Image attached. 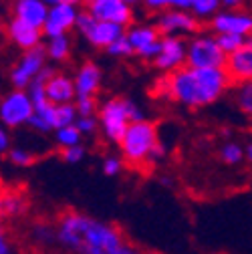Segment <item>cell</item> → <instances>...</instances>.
Listing matches in <instances>:
<instances>
[{
  "label": "cell",
  "mask_w": 252,
  "mask_h": 254,
  "mask_svg": "<svg viewBox=\"0 0 252 254\" xmlns=\"http://www.w3.org/2000/svg\"><path fill=\"white\" fill-rule=\"evenodd\" d=\"M85 12L93 18L119 24L123 28H129L135 18V8L125 4L123 0H83Z\"/></svg>",
  "instance_id": "30bf717a"
},
{
  "label": "cell",
  "mask_w": 252,
  "mask_h": 254,
  "mask_svg": "<svg viewBox=\"0 0 252 254\" xmlns=\"http://www.w3.org/2000/svg\"><path fill=\"white\" fill-rule=\"evenodd\" d=\"M30 214V198L20 188H0V218L8 224L26 220Z\"/></svg>",
  "instance_id": "5bb4252c"
},
{
  "label": "cell",
  "mask_w": 252,
  "mask_h": 254,
  "mask_svg": "<svg viewBox=\"0 0 252 254\" xmlns=\"http://www.w3.org/2000/svg\"><path fill=\"white\" fill-rule=\"evenodd\" d=\"M125 4H129L131 8H135V6H141L143 4V0H123Z\"/></svg>",
  "instance_id": "b9f144b4"
},
{
  "label": "cell",
  "mask_w": 252,
  "mask_h": 254,
  "mask_svg": "<svg viewBox=\"0 0 252 254\" xmlns=\"http://www.w3.org/2000/svg\"><path fill=\"white\" fill-rule=\"evenodd\" d=\"M232 85H242L252 81V35L244 41V45L226 57V67Z\"/></svg>",
  "instance_id": "e0dca14e"
},
{
  "label": "cell",
  "mask_w": 252,
  "mask_h": 254,
  "mask_svg": "<svg viewBox=\"0 0 252 254\" xmlns=\"http://www.w3.org/2000/svg\"><path fill=\"white\" fill-rule=\"evenodd\" d=\"M55 143L59 149H67V147H75V145H83V135L75 125L63 127V129L55 131Z\"/></svg>",
  "instance_id": "f1b7e54d"
},
{
  "label": "cell",
  "mask_w": 252,
  "mask_h": 254,
  "mask_svg": "<svg viewBox=\"0 0 252 254\" xmlns=\"http://www.w3.org/2000/svg\"><path fill=\"white\" fill-rule=\"evenodd\" d=\"M232 81L224 69H194L182 67L164 75L157 91L170 103L186 109H202L218 103L230 91Z\"/></svg>",
  "instance_id": "7a4b0ae2"
},
{
  "label": "cell",
  "mask_w": 252,
  "mask_h": 254,
  "mask_svg": "<svg viewBox=\"0 0 252 254\" xmlns=\"http://www.w3.org/2000/svg\"><path fill=\"white\" fill-rule=\"evenodd\" d=\"M79 113L75 103H67V105H55V131L63 129V127L75 125Z\"/></svg>",
  "instance_id": "f546056e"
},
{
  "label": "cell",
  "mask_w": 252,
  "mask_h": 254,
  "mask_svg": "<svg viewBox=\"0 0 252 254\" xmlns=\"http://www.w3.org/2000/svg\"><path fill=\"white\" fill-rule=\"evenodd\" d=\"M0 254H18V246L12 234V226L0 218Z\"/></svg>",
  "instance_id": "4dcf8cb0"
},
{
  "label": "cell",
  "mask_w": 252,
  "mask_h": 254,
  "mask_svg": "<svg viewBox=\"0 0 252 254\" xmlns=\"http://www.w3.org/2000/svg\"><path fill=\"white\" fill-rule=\"evenodd\" d=\"M232 99H234V105L238 107V111L252 123V81L236 85Z\"/></svg>",
  "instance_id": "d4e9b609"
},
{
  "label": "cell",
  "mask_w": 252,
  "mask_h": 254,
  "mask_svg": "<svg viewBox=\"0 0 252 254\" xmlns=\"http://www.w3.org/2000/svg\"><path fill=\"white\" fill-rule=\"evenodd\" d=\"M216 41L220 45V49H222V53L228 57L232 55L234 51H238L242 45H244V37H236V35H216Z\"/></svg>",
  "instance_id": "d590c367"
},
{
  "label": "cell",
  "mask_w": 252,
  "mask_h": 254,
  "mask_svg": "<svg viewBox=\"0 0 252 254\" xmlns=\"http://www.w3.org/2000/svg\"><path fill=\"white\" fill-rule=\"evenodd\" d=\"M59 155L65 164L79 166L87 157V149H85V145H75V147H67V149H59Z\"/></svg>",
  "instance_id": "e575fe53"
},
{
  "label": "cell",
  "mask_w": 252,
  "mask_h": 254,
  "mask_svg": "<svg viewBox=\"0 0 252 254\" xmlns=\"http://www.w3.org/2000/svg\"><path fill=\"white\" fill-rule=\"evenodd\" d=\"M75 127L81 131L83 137H93L99 133V119L97 117H77Z\"/></svg>",
  "instance_id": "8d00e7d4"
},
{
  "label": "cell",
  "mask_w": 252,
  "mask_h": 254,
  "mask_svg": "<svg viewBox=\"0 0 252 254\" xmlns=\"http://www.w3.org/2000/svg\"><path fill=\"white\" fill-rule=\"evenodd\" d=\"M4 22L6 20H2V16H0V28H4Z\"/></svg>",
  "instance_id": "7bdbcfd3"
},
{
  "label": "cell",
  "mask_w": 252,
  "mask_h": 254,
  "mask_svg": "<svg viewBox=\"0 0 252 254\" xmlns=\"http://www.w3.org/2000/svg\"><path fill=\"white\" fill-rule=\"evenodd\" d=\"M45 93L47 99L53 105H67V103H75L77 99V91H75V83H73V75L57 71L49 83L45 85Z\"/></svg>",
  "instance_id": "ffe728a7"
},
{
  "label": "cell",
  "mask_w": 252,
  "mask_h": 254,
  "mask_svg": "<svg viewBox=\"0 0 252 254\" xmlns=\"http://www.w3.org/2000/svg\"><path fill=\"white\" fill-rule=\"evenodd\" d=\"M200 24L202 20H198L190 10H166L160 12L153 20V26L157 28V33L162 37H194L196 33H200Z\"/></svg>",
  "instance_id": "9c48e42d"
},
{
  "label": "cell",
  "mask_w": 252,
  "mask_h": 254,
  "mask_svg": "<svg viewBox=\"0 0 252 254\" xmlns=\"http://www.w3.org/2000/svg\"><path fill=\"white\" fill-rule=\"evenodd\" d=\"M244 160L248 166H252V137L244 143Z\"/></svg>",
  "instance_id": "60d3db41"
},
{
  "label": "cell",
  "mask_w": 252,
  "mask_h": 254,
  "mask_svg": "<svg viewBox=\"0 0 252 254\" xmlns=\"http://www.w3.org/2000/svg\"><path fill=\"white\" fill-rule=\"evenodd\" d=\"M24 238L28 246H33L39 252H51L57 248V234H55V220L37 218L26 224Z\"/></svg>",
  "instance_id": "d6986e66"
},
{
  "label": "cell",
  "mask_w": 252,
  "mask_h": 254,
  "mask_svg": "<svg viewBox=\"0 0 252 254\" xmlns=\"http://www.w3.org/2000/svg\"><path fill=\"white\" fill-rule=\"evenodd\" d=\"M77 97H97L103 83V69L95 61H85L73 73Z\"/></svg>",
  "instance_id": "ac0fdd59"
},
{
  "label": "cell",
  "mask_w": 252,
  "mask_h": 254,
  "mask_svg": "<svg viewBox=\"0 0 252 254\" xmlns=\"http://www.w3.org/2000/svg\"><path fill=\"white\" fill-rule=\"evenodd\" d=\"M125 37H127L137 59L145 63H153L162 47V35L157 33L153 24H131L125 30Z\"/></svg>",
  "instance_id": "8fae6325"
},
{
  "label": "cell",
  "mask_w": 252,
  "mask_h": 254,
  "mask_svg": "<svg viewBox=\"0 0 252 254\" xmlns=\"http://www.w3.org/2000/svg\"><path fill=\"white\" fill-rule=\"evenodd\" d=\"M37 254H51V252H37Z\"/></svg>",
  "instance_id": "ee69618b"
},
{
  "label": "cell",
  "mask_w": 252,
  "mask_h": 254,
  "mask_svg": "<svg viewBox=\"0 0 252 254\" xmlns=\"http://www.w3.org/2000/svg\"><path fill=\"white\" fill-rule=\"evenodd\" d=\"M186 67L194 69H224L226 55L220 49L216 35L212 30H200L188 39V57Z\"/></svg>",
  "instance_id": "5b68a950"
},
{
  "label": "cell",
  "mask_w": 252,
  "mask_h": 254,
  "mask_svg": "<svg viewBox=\"0 0 252 254\" xmlns=\"http://www.w3.org/2000/svg\"><path fill=\"white\" fill-rule=\"evenodd\" d=\"M57 250L63 254H145L109 220L81 210H65L55 218Z\"/></svg>",
  "instance_id": "6da1fadb"
},
{
  "label": "cell",
  "mask_w": 252,
  "mask_h": 254,
  "mask_svg": "<svg viewBox=\"0 0 252 254\" xmlns=\"http://www.w3.org/2000/svg\"><path fill=\"white\" fill-rule=\"evenodd\" d=\"M43 2H45L49 8H53V6H59V4H71V6H79V4H83V0H43Z\"/></svg>",
  "instance_id": "f35d334b"
},
{
  "label": "cell",
  "mask_w": 252,
  "mask_h": 254,
  "mask_svg": "<svg viewBox=\"0 0 252 254\" xmlns=\"http://www.w3.org/2000/svg\"><path fill=\"white\" fill-rule=\"evenodd\" d=\"M99 101L97 97H77L75 99V107L79 117H97L99 113Z\"/></svg>",
  "instance_id": "d6a6232c"
},
{
  "label": "cell",
  "mask_w": 252,
  "mask_h": 254,
  "mask_svg": "<svg viewBox=\"0 0 252 254\" xmlns=\"http://www.w3.org/2000/svg\"><path fill=\"white\" fill-rule=\"evenodd\" d=\"M145 10L149 12H166V10H190L192 6V0H143V4H141Z\"/></svg>",
  "instance_id": "83f0119b"
},
{
  "label": "cell",
  "mask_w": 252,
  "mask_h": 254,
  "mask_svg": "<svg viewBox=\"0 0 252 254\" xmlns=\"http://www.w3.org/2000/svg\"><path fill=\"white\" fill-rule=\"evenodd\" d=\"M125 168V162H123V157L119 153H109L103 157V162H101V172L107 176V178H117Z\"/></svg>",
  "instance_id": "1f68e13d"
},
{
  "label": "cell",
  "mask_w": 252,
  "mask_h": 254,
  "mask_svg": "<svg viewBox=\"0 0 252 254\" xmlns=\"http://www.w3.org/2000/svg\"><path fill=\"white\" fill-rule=\"evenodd\" d=\"M222 2V10H240L244 0H220Z\"/></svg>",
  "instance_id": "ab89813d"
},
{
  "label": "cell",
  "mask_w": 252,
  "mask_h": 254,
  "mask_svg": "<svg viewBox=\"0 0 252 254\" xmlns=\"http://www.w3.org/2000/svg\"><path fill=\"white\" fill-rule=\"evenodd\" d=\"M6 160L12 168H30L37 162V153L24 145H12L6 153Z\"/></svg>",
  "instance_id": "484cf974"
},
{
  "label": "cell",
  "mask_w": 252,
  "mask_h": 254,
  "mask_svg": "<svg viewBox=\"0 0 252 254\" xmlns=\"http://www.w3.org/2000/svg\"><path fill=\"white\" fill-rule=\"evenodd\" d=\"M220 10H222V2L220 0H192V6H190V12L198 20H208V22Z\"/></svg>",
  "instance_id": "4316f807"
},
{
  "label": "cell",
  "mask_w": 252,
  "mask_h": 254,
  "mask_svg": "<svg viewBox=\"0 0 252 254\" xmlns=\"http://www.w3.org/2000/svg\"><path fill=\"white\" fill-rule=\"evenodd\" d=\"M12 147V137H10V129L0 123V155H6Z\"/></svg>",
  "instance_id": "74e56055"
},
{
  "label": "cell",
  "mask_w": 252,
  "mask_h": 254,
  "mask_svg": "<svg viewBox=\"0 0 252 254\" xmlns=\"http://www.w3.org/2000/svg\"><path fill=\"white\" fill-rule=\"evenodd\" d=\"M105 53L113 59H131V57H135V53H133V49H131V45H129V41L125 35L119 41H115L109 49H105Z\"/></svg>",
  "instance_id": "836d02e7"
},
{
  "label": "cell",
  "mask_w": 252,
  "mask_h": 254,
  "mask_svg": "<svg viewBox=\"0 0 252 254\" xmlns=\"http://www.w3.org/2000/svg\"><path fill=\"white\" fill-rule=\"evenodd\" d=\"M99 133L105 141L119 145L127 127L135 121H145V111L139 103L127 97H109L99 105Z\"/></svg>",
  "instance_id": "277c9868"
},
{
  "label": "cell",
  "mask_w": 252,
  "mask_h": 254,
  "mask_svg": "<svg viewBox=\"0 0 252 254\" xmlns=\"http://www.w3.org/2000/svg\"><path fill=\"white\" fill-rule=\"evenodd\" d=\"M79 14H81L79 6H71V4H59L49 8V18L43 26V37L55 39V37L69 35L73 28H77Z\"/></svg>",
  "instance_id": "2e32d148"
},
{
  "label": "cell",
  "mask_w": 252,
  "mask_h": 254,
  "mask_svg": "<svg viewBox=\"0 0 252 254\" xmlns=\"http://www.w3.org/2000/svg\"><path fill=\"white\" fill-rule=\"evenodd\" d=\"M28 127L33 131L41 133V135L55 133V105L51 101L35 105V115H33V119H30Z\"/></svg>",
  "instance_id": "7402d4cb"
},
{
  "label": "cell",
  "mask_w": 252,
  "mask_h": 254,
  "mask_svg": "<svg viewBox=\"0 0 252 254\" xmlns=\"http://www.w3.org/2000/svg\"><path fill=\"white\" fill-rule=\"evenodd\" d=\"M186 57H188V39L162 37L160 53L153 59L151 67L155 71H160L162 75H170L186 67Z\"/></svg>",
  "instance_id": "7c38bea8"
},
{
  "label": "cell",
  "mask_w": 252,
  "mask_h": 254,
  "mask_svg": "<svg viewBox=\"0 0 252 254\" xmlns=\"http://www.w3.org/2000/svg\"><path fill=\"white\" fill-rule=\"evenodd\" d=\"M35 115V103L30 99L28 91L10 89L0 97V123L8 129L26 127Z\"/></svg>",
  "instance_id": "8992f818"
},
{
  "label": "cell",
  "mask_w": 252,
  "mask_h": 254,
  "mask_svg": "<svg viewBox=\"0 0 252 254\" xmlns=\"http://www.w3.org/2000/svg\"><path fill=\"white\" fill-rule=\"evenodd\" d=\"M47 65H49V59H47L43 45L37 49L20 53L8 71V81H10L12 89H24L26 91Z\"/></svg>",
  "instance_id": "ba28073f"
},
{
  "label": "cell",
  "mask_w": 252,
  "mask_h": 254,
  "mask_svg": "<svg viewBox=\"0 0 252 254\" xmlns=\"http://www.w3.org/2000/svg\"><path fill=\"white\" fill-rule=\"evenodd\" d=\"M77 33L83 37V41H87L93 49H109L115 41H119L125 30L119 24H113V22H105V20H97L93 18L89 12L81 10L79 14V20H77Z\"/></svg>",
  "instance_id": "52a82bcc"
},
{
  "label": "cell",
  "mask_w": 252,
  "mask_h": 254,
  "mask_svg": "<svg viewBox=\"0 0 252 254\" xmlns=\"http://www.w3.org/2000/svg\"><path fill=\"white\" fill-rule=\"evenodd\" d=\"M10 16L43 30L49 18V6L43 0H14L10 4Z\"/></svg>",
  "instance_id": "44dd1931"
},
{
  "label": "cell",
  "mask_w": 252,
  "mask_h": 254,
  "mask_svg": "<svg viewBox=\"0 0 252 254\" xmlns=\"http://www.w3.org/2000/svg\"><path fill=\"white\" fill-rule=\"evenodd\" d=\"M43 47H45L47 59L53 61V63H65L73 55V39L69 35L55 37V39H45Z\"/></svg>",
  "instance_id": "603a6c76"
},
{
  "label": "cell",
  "mask_w": 252,
  "mask_h": 254,
  "mask_svg": "<svg viewBox=\"0 0 252 254\" xmlns=\"http://www.w3.org/2000/svg\"><path fill=\"white\" fill-rule=\"evenodd\" d=\"M218 160L228 168H236L240 164H244V143L236 141V139H226L222 145L218 147Z\"/></svg>",
  "instance_id": "cb8c5ba5"
},
{
  "label": "cell",
  "mask_w": 252,
  "mask_h": 254,
  "mask_svg": "<svg viewBox=\"0 0 252 254\" xmlns=\"http://www.w3.org/2000/svg\"><path fill=\"white\" fill-rule=\"evenodd\" d=\"M210 30L214 35H236L248 39L252 35V12L250 10H220L210 18Z\"/></svg>",
  "instance_id": "4fadbf2b"
},
{
  "label": "cell",
  "mask_w": 252,
  "mask_h": 254,
  "mask_svg": "<svg viewBox=\"0 0 252 254\" xmlns=\"http://www.w3.org/2000/svg\"><path fill=\"white\" fill-rule=\"evenodd\" d=\"M117 147L125 166L129 168L155 166L166 157V147L160 139L157 125L149 119L131 123Z\"/></svg>",
  "instance_id": "3957f363"
},
{
  "label": "cell",
  "mask_w": 252,
  "mask_h": 254,
  "mask_svg": "<svg viewBox=\"0 0 252 254\" xmlns=\"http://www.w3.org/2000/svg\"><path fill=\"white\" fill-rule=\"evenodd\" d=\"M2 30H4L6 41H8L12 47H16L20 53L41 47V45H43V39H45L41 28L30 26V24H26V22H22V20L14 18V16L6 18V22H4V28H2Z\"/></svg>",
  "instance_id": "9a60e30c"
}]
</instances>
